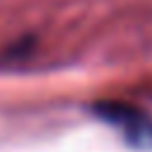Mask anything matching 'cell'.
Segmentation results:
<instances>
[{"mask_svg": "<svg viewBox=\"0 0 152 152\" xmlns=\"http://www.w3.org/2000/svg\"><path fill=\"white\" fill-rule=\"evenodd\" d=\"M93 112L107 124L116 126L128 145L138 150H152V116L126 102H97Z\"/></svg>", "mask_w": 152, "mask_h": 152, "instance_id": "6da1fadb", "label": "cell"}]
</instances>
